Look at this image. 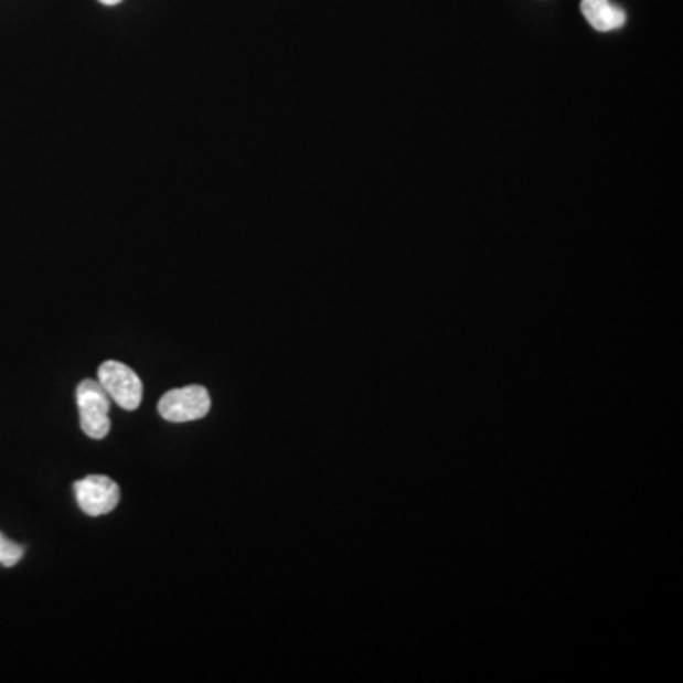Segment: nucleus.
<instances>
[{"label": "nucleus", "mask_w": 683, "mask_h": 683, "mask_svg": "<svg viewBox=\"0 0 683 683\" xmlns=\"http://www.w3.org/2000/svg\"><path fill=\"white\" fill-rule=\"evenodd\" d=\"M23 558V547L18 543L10 542L7 535L0 534V564L12 568Z\"/></svg>", "instance_id": "obj_6"}, {"label": "nucleus", "mask_w": 683, "mask_h": 683, "mask_svg": "<svg viewBox=\"0 0 683 683\" xmlns=\"http://www.w3.org/2000/svg\"><path fill=\"white\" fill-rule=\"evenodd\" d=\"M75 494L82 511L88 516H102L120 503V487L105 474H89L75 482Z\"/></svg>", "instance_id": "obj_4"}, {"label": "nucleus", "mask_w": 683, "mask_h": 683, "mask_svg": "<svg viewBox=\"0 0 683 683\" xmlns=\"http://www.w3.org/2000/svg\"><path fill=\"white\" fill-rule=\"evenodd\" d=\"M99 2H102V4H105V7H116V4H120L122 0H99Z\"/></svg>", "instance_id": "obj_7"}, {"label": "nucleus", "mask_w": 683, "mask_h": 683, "mask_svg": "<svg viewBox=\"0 0 683 683\" xmlns=\"http://www.w3.org/2000/svg\"><path fill=\"white\" fill-rule=\"evenodd\" d=\"M211 410L210 392L203 386H186L171 389L158 403V413L173 424L194 421L207 416Z\"/></svg>", "instance_id": "obj_3"}, {"label": "nucleus", "mask_w": 683, "mask_h": 683, "mask_svg": "<svg viewBox=\"0 0 683 683\" xmlns=\"http://www.w3.org/2000/svg\"><path fill=\"white\" fill-rule=\"evenodd\" d=\"M82 431L92 439H105L110 431V397L95 380H82L76 387Z\"/></svg>", "instance_id": "obj_1"}, {"label": "nucleus", "mask_w": 683, "mask_h": 683, "mask_svg": "<svg viewBox=\"0 0 683 683\" xmlns=\"http://www.w3.org/2000/svg\"><path fill=\"white\" fill-rule=\"evenodd\" d=\"M99 384L107 392L116 405L124 410H136L142 401V382L134 369L124 365L120 361H105L99 366Z\"/></svg>", "instance_id": "obj_2"}, {"label": "nucleus", "mask_w": 683, "mask_h": 683, "mask_svg": "<svg viewBox=\"0 0 683 683\" xmlns=\"http://www.w3.org/2000/svg\"><path fill=\"white\" fill-rule=\"evenodd\" d=\"M581 12L585 20L589 21L590 28L600 33L616 31L627 21L625 10L611 4L609 0H581Z\"/></svg>", "instance_id": "obj_5"}]
</instances>
